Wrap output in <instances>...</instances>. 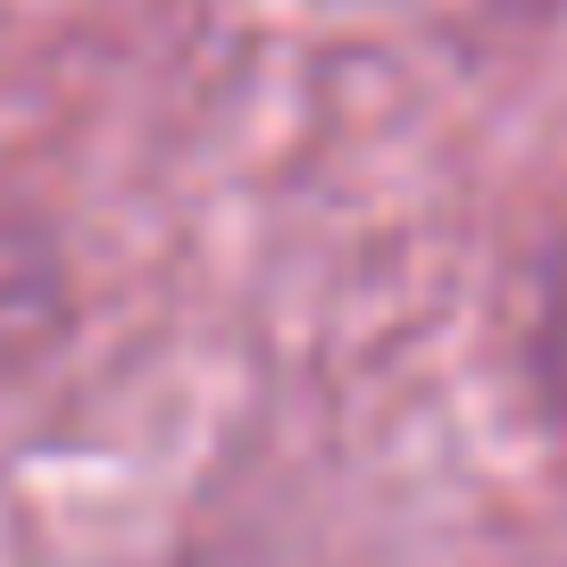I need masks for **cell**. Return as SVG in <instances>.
<instances>
[{"label":"cell","instance_id":"obj_1","mask_svg":"<svg viewBox=\"0 0 567 567\" xmlns=\"http://www.w3.org/2000/svg\"><path fill=\"white\" fill-rule=\"evenodd\" d=\"M534 375H543V401L567 425V243L543 276V309H534Z\"/></svg>","mask_w":567,"mask_h":567}]
</instances>
